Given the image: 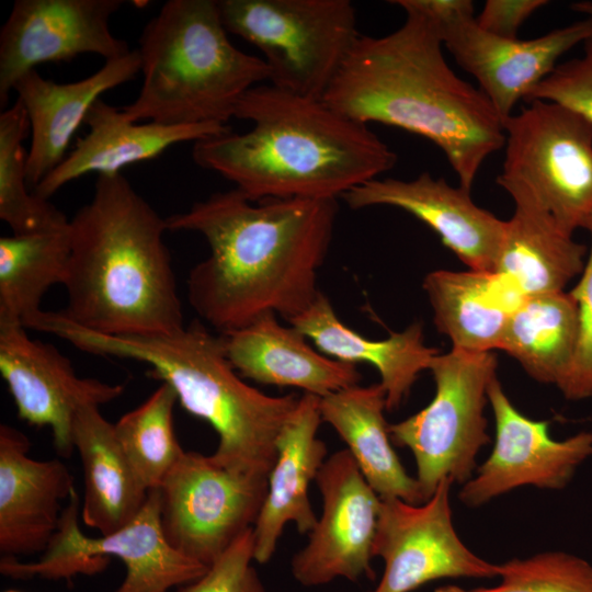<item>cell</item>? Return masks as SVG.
<instances>
[{"label": "cell", "mask_w": 592, "mask_h": 592, "mask_svg": "<svg viewBox=\"0 0 592 592\" xmlns=\"http://www.w3.org/2000/svg\"><path fill=\"white\" fill-rule=\"evenodd\" d=\"M178 396L167 383L114 424L116 439L134 471L148 489L158 488L184 454L174 432Z\"/></svg>", "instance_id": "32"}, {"label": "cell", "mask_w": 592, "mask_h": 592, "mask_svg": "<svg viewBox=\"0 0 592 592\" xmlns=\"http://www.w3.org/2000/svg\"><path fill=\"white\" fill-rule=\"evenodd\" d=\"M352 209L372 206L400 208L440 237L470 270L494 271L506 221L476 205L470 191L422 172L412 180L374 179L345 193Z\"/></svg>", "instance_id": "18"}, {"label": "cell", "mask_w": 592, "mask_h": 592, "mask_svg": "<svg viewBox=\"0 0 592 592\" xmlns=\"http://www.w3.org/2000/svg\"><path fill=\"white\" fill-rule=\"evenodd\" d=\"M166 218L122 174L98 175L70 219L61 314L103 334L152 337L185 327Z\"/></svg>", "instance_id": "4"}, {"label": "cell", "mask_w": 592, "mask_h": 592, "mask_svg": "<svg viewBox=\"0 0 592 592\" xmlns=\"http://www.w3.org/2000/svg\"><path fill=\"white\" fill-rule=\"evenodd\" d=\"M26 326L68 341L81 351L149 365L148 375L169 384L178 402L208 422L219 442L212 458L240 471L269 475L277 436L299 397L270 396L243 382L230 363L223 334L193 321L167 335H110L86 329L61 311L39 310Z\"/></svg>", "instance_id": "5"}, {"label": "cell", "mask_w": 592, "mask_h": 592, "mask_svg": "<svg viewBox=\"0 0 592 592\" xmlns=\"http://www.w3.org/2000/svg\"><path fill=\"white\" fill-rule=\"evenodd\" d=\"M223 24L255 46L270 83L322 100L358 38L349 0H217Z\"/></svg>", "instance_id": "8"}, {"label": "cell", "mask_w": 592, "mask_h": 592, "mask_svg": "<svg viewBox=\"0 0 592 592\" xmlns=\"http://www.w3.org/2000/svg\"><path fill=\"white\" fill-rule=\"evenodd\" d=\"M288 323L329 357L374 366L385 390L387 411L401 405L419 374L429 369L439 354L437 349L425 345L420 322H413L400 332H390L383 340L363 337L343 323L321 291L315 301Z\"/></svg>", "instance_id": "24"}, {"label": "cell", "mask_w": 592, "mask_h": 592, "mask_svg": "<svg viewBox=\"0 0 592 592\" xmlns=\"http://www.w3.org/2000/svg\"><path fill=\"white\" fill-rule=\"evenodd\" d=\"M70 255L66 227L0 238V319L22 323L42 310L45 293L64 284Z\"/></svg>", "instance_id": "30"}, {"label": "cell", "mask_w": 592, "mask_h": 592, "mask_svg": "<svg viewBox=\"0 0 592 592\" xmlns=\"http://www.w3.org/2000/svg\"><path fill=\"white\" fill-rule=\"evenodd\" d=\"M338 212L333 198L255 202L234 187L168 216V230L197 232L210 250L189 273L190 305L220 334L297 317L320 293Z\"/></svg>", "instance_id": "1"}, {"label": "cell", "mask_w": 592, "mask_h": 592, "mask_svg": "<svg viewBox=\"0 0 592 592\" xmlns=\"http://www.w3.org/2000/svg\"><path fill=\"white\" fill-rule=\"evenodd\" d=\"M123 0H15L0 32V105L16 81L41 64L69 61L82 54L105 60L132 52L114 36L111 16Z\"/></svg>", "instance_id": "14"}, {"label": "cell", "mask_w": 592, "mask_h": 592, "mask_svg": "<svg viewBox=\"0 0 592 592\" xmlns=\"http://www.w3.org/2000/svg\"><path fill=\"white\" fill-rule=\"evenodd\" d=\"M384 36L360 35L322 100L356 122L382 123L436 145L470 191L485 160L504 146L503 119L487 96L448 66L432 24L405 5Z\"/></svg>", "instance_id": "2"}, {"label": "cell", "mask_w": 592, "mask_h": 592, "mask_svg": "<svg viewBox=\"0 0 592 592\" xmlns=\"http://www.w3.org/2000/svg\"><path fill=\"white\" fill-rule=\"evenodd\" d=\"M497 360L491 352L452 348L431 362L435 394L431 402L389 424L394 445L412 453L425 501L445 479L465 483L474 475L477 456L489 443L485 407Z\"/></svg>", "instance_id": "10"}, {"label": "cell", "mask_w": 592, "mask_h": 592, "mask_svg": "<svg viewBox=\"0 0 592 592\" xmlns=\"http://www.w3.org/2000/svg\"><path fill=\"white\" fill-rule=\"evenodd\" d=\"M579 310L565 291L525 297L510 316L500 350L539 383L559 387L578 345Z\"/></svg>", "instance_id": "29"}, {"label": "cell", "mask_w": 592, "mask_h": 592, "mask_svg": "<svg viewBox=\"0 0 592 592\" xmlns=\"http://www.w3.org/2000/svg\"><path fill=\"white\" fill-rule=\"evenodd\" d=\"M582 55L558 64L526 96L567 106L592 123V36L583 44Z\"/></svg>", "instance_id": "35"}, {"label": "cell", "mask_w": 592, "mask_h": 592, "mask_svg": "<svg viewBox=\"0 0 592 592\" xmlns=\"http://www.w3.org/2000/svg\"><path fill=\"white\" fill-rule=\"evenodd\" d=\"M497 183L531 202L572 235L592 224V123L561 104L533 100L504 122Z\"/></svg>", "instance_id": "7"}, {"label": "cell", "mask_w": 592, "mask_h": 592, "mask_svg": "<svg viewBox=\"0 0 592 592\" xmlns=\"http://www.w3.org/2000/svg\"><path fill=\"white\" fill-rule=\"evenodd\" d=\"M501 582L491 588L466 590L457 585L434 592H592V565L561 550H549L500 563Z\"/></svg>", "instance_id": "33"}, {"label": "cell", "mask_w": 592, "mask_h": 592, "mask_svg": "<svg viewBox=\"0 0 592 592\" xmlns=\"http://www.w3.org/2000/svg\"><path fill=\"white\" fill-rule=\"evenodd\" d=\"M4 592H20V591H16V590H8V591H4Z\"/></svg>", "instance_id": "39"}, {"label": "cell", "mask_w": 592, "mask_h": 592, "mask_svg": "<svg viewBox=\"0 0 592 592\" xmlns=\"http://www.w3.org/2000/svg\"><path fill=\"white\" fill-rule=\"evenodd\" d=\"M570 8L578 12L584 14L587 18L592 19V1H578L570 5Z\"/></svg>", "instance_id": "38"}, {"label": "cell", "mask_w": 592, "mask_h": 592, "mask_svg": "<svg viewBox=\"0 0 592 592\" xmlns=\"http://www.w3.org/2000/svg\"><path fill=\"white\" fill-rule=\"evenodd\" d=\"M488 401L494 417V443L488 458L459 491L458 498L467 506H480L524 486L561 490L592 457V432L554 440L549 422L523 415L497 377L489 385Z\"/></svg>", "instance_id": "15"}, {"label": "cell", "mask_w": 592, "mask_h": 592, "mask_svg": "<svg viewBox=\"0 0 592 592\" xmlns=\"http://www.w3.org/2000/svg\"><path fill=\"white\" fill-rule=\"evenodd\" d=\"M253 527L239 536L197 580L179 587L177 592H266L252 566Z\"/></svg>", "instance_id": "34"}, {"label": "cell", "mask_w": 592, "mask_h": 592, "mask_svg": "<svg viewBox=\"0 0 592 592\" xmlns=\"http://www.w3.org/2000/svg\"><path fill=\"white\" fill-rule=\"evenodd\" d=\"M140 67L139 52L132 49L105 60L98 71L79 81L55 82L36 69L16 81L13 90L26 111L32 138L26 157L29 185L35 187L65 159L72 136L93 103L106 91L133 80Z\"/></svg>", "instance_id": "20"}, {"label": "cell", "mask_w": 592, "mask_h": 592, "mask_svg": "<svg viewBox=\"0 0 592 592\" xmlns=\"http://www.w3.org/2000/svg\"><path fill=\"white\" fill-rule=\"evenodd\" d=\"M546 4V0H487L476 16V23L492 35L517 38V32L524 22Z\"/></svg>", "instance_id": "37"}, {"label": "cell", "mask_w": 592, "mask_h": 592, "mask_svg": "<svg viewBox=\"0 0 592 592\" xmlns=\"http://www.w3.org/2000/svg\"><path fill=\"white\" fill-rule=\"evenodd\" d=\"M322 422L345 442L360 471L380 499L397 498L411 504L425 501L415 477L397 456L385 419L382 385H355L320 398Z\"/></svg>", "instance_id": "25"}, {"label": "cell", "mask_w": 592, "mask_h": 592, "mask_svg": "<svg viewBox=\"0 0 592 592\" xmlns=\"http://www.w3.org/2000/svg\"><path fill=\"white\" fill-rule=\"evenodd\" d=\"M319 402L315 395L299 397L277 436L267 493L253 525L254 559L260 563L271 560L285 525L294 523L300 534H308L317 523L308 488L327 459V446L317 436L322 422Z\"/></svg>", "instance_id": "22"}, {"label": "cell", "mask_w": 592, "mask_h": 592, "mask_svg": "<svg viewBox=\"0 0 592 592\" xmlns=\"http://www.w3.org/2000/svg\"><path fill=\"white\" fill-rule=\"evenodd\" d=\"M223 335L234 368L258 384L295 387L320 398L360 385L356 365L314 349L303 333L282 325L274 314Z\"/></svg>", "instance_id": "23"}, {"label": "cell", "mask_w": 592, "mask_h": 592, "mask_svg": "<svg viewBox=\"0 0 592 592\" xmlns=\"http://www.w3.org/2000/svg\"><path fill=\"white\" fill-rule=\"evenodd\" d=\"M494 272L524 298L563 291L582 273L585 247L527 201H513Z\"/></svg>", "instance_id": "28"}, {"label": "cell", "mask_w": 592, "mask_h": 592, "mask_svg": "<svg viewBox=\"0 0 592 592\" xmlns=\"http://www.w3.org/2000/svg\"><path fill=\"white\" fill-rule=\"evenodd\" d=\"M235 117L252 128L194 143L203 169L235 184L252 201L338 200L392 169L397 155L368 127L271 83L250 89Z\"/></svg>", "instance_id": "3"}, {"label": "cell", "mask_w": 592, "mask_h": 592, "mask_svg": "<svg viewBox=\"0 0 592 592\" xmlns=\"http://www.w3.org/2000/svg\"><path fill=\"white\" fill-rule=\"evenodd\" d=\"M452 485L443 480L421 504L380 499L373 554L384 560L385 567L372 592H412L445 578L499 577L500 563L477 556L455 531Z\"/></svg>", "instance_id": "12"}, {"label": "cell", "mask_w": 592, "mask_h": 592, "mask_svg": "<svg viewBox=\"0 0 592 592\" xmlns=\"http://www.w3.org/2000/svg\"><path fill=\"white\" fill-rule=\"evenodd\" d=\"M591 234L592 224L587 229ZM579 310V339L571 367L558 387L565 398H592V243L581 278L571 291Z\"/></svg>", "instance_id": "36"}, {"label": "cell", "mask_w": 592, "mask_h": 592, "mask_svg": "<svg viewBox=\"0 0 592 592\" xmlns=\"http://www.w3.org/2000/svg\"><path fill=\"white\" fill-rule=\"evenodd\" d=\"M432 26L443 47L476 79L503 122L513 114L516 103L554 71L562 55L592 36L590 18L531 39L503 38L485 32L474 13Z\"/></svg>", "instance_id": "17"}, {"label": "cell", "mask_w": 592, "mask_h": 592, "mask_svg": "<svg viewBox=\"0 0 592 592\" xmlns=\"http://www.w3.org/2000/svg\"><path fill=\"white\" fill-rule=\"evenodd\" d=\"M29 437L0 425V553L5 557L44 553L56 534L62 501L75 490L65 463L29 456Z\"/></svg>", "instance_id": "19"}, {"label": "cell", "mask_w": 592, "mask_h": 592, "mask_svg": "<svg viewBox=\"0 0 592 592\" xmlns=\"http://www.w3.org/2000/svg\"><path fill=\"white\" fill-rule=\"evenodd\" d=\"M267 478L221 466L210 455L184 452L157 488L167 542L208 568L255 524Z\"/></svg>", "instance_id": "11"}, {"label": "cell", "mask_w": 592, "mask_h": 592, "mask_svg": "<svg viewBox=\"0 0 592 592\" xmlns=\"http://www.w3.org/2000/svg\"><path fill=\"white\" fill-rule=\"evenodd\" d=\"M29 132L26 111L16 100L0 114V218L13 235L54 230L70 221L48 200L27 189L23 140Z\"/></svg>", "instance_id": "31"}, {"label": "cell", "mask_w": 592, "mask_h": 592, "mask_svg": "<svg viewBox=\"0 0 592 592\" xmlns=\"http://www.w3.org/2000/svg\"><path fill=\"white\" fill-rule=\"evenodd\" d=\"M437 330L454 349L486 353L501 346L510 316L524 297L494 271L436 270L423 281Z\"/></svg>", "instance_id": "27"}, {"label": "cell", "mask_w": 592, "mask_h": 592, "mask_svg": "<svg viewBox=\"0 0 592 592\" xmlns=\"http://www.w3.org/2000/svg\"><path fill=\"white\" fill-rule=\"evenodd\" d=\"M316 482L322 512L307 534V544L292 558L291 570L304 587H319L343 578H373V547L380 498L367 483L350 452L327 457Z\"/></svg>", "instance_id": "13"}, {"label": "cell", "mask_w": 592, "mask_h": 592, "mask_svg": "<svg viewBox=\"0 0 592 592\" xmlns=\"http://www.w3.org/2000/svg\"><path fill=\"white\" fill-rule=\"evenodd\" d=\"M79 512L80 498L75 489L42 557L36 561L2 557L1 574L14 580H70L77 574L91 576L104 570L109 556H113L126 568L125 579L114 592H169L171 588L200 579L207 570L167 542L160 524L157 488L149 491L137 516L112 534L84 535L79 525Z\"/></svg>", "instance_id": "9"}, {"label": "cell", "mask_w": 592, "mask_h": 592, "mask_svg": "<svg viewBox=\"0 0 592 592\" xmlns=\"http://www.w3.org/2000/svg\"><path fill=\"white\" fill-rule=\"evenodd\" d=\"M72 444L82 471L81 517L101 535L132 522L144 508L148 490L125 456L114 431L96 406L81 408L72 423Z\"/></svg>", "instance_id": "26"}, {"label": "cell", "mask_w": 592, "mask_h": 592, "mask_svg": "<svg viewBox=\"0 0 592 592\" xmlns=\"http://www.w3.org/2000/svg\"><path fill=\"white\" fill-rule=\"evenodd\" d=\"M137 49L141 88L122 109L130 122L227 125L241 98L271 78L261 57L229 41L217 0L167 1Z\"/></svg>", "instance_id": "6"}, {"label": "cell", "mask_w": 592, "mask_h": 592, "mask_svg": "<svg viewBox=\"0 0 592 592\" xmlns=\"http://www.w3.org/2000/svg\"><path fill=\"white\" fill-rule=\"evenodd\" d=\"M0 372L20 419L49 426L54 446L64 457L72 453V423L83 407L105 405L119 397L124 385L80 377L53 344L33 340L19 321L0 319Z\"/></svg>", "instance_id": "16"}, {"label": "cell", "mask_w": 592, "mask_h": 592, "mask_svg": "<svg viewBox=\"0 0 592 592\" xmlns=\"http://www.w3.org/2000/svg\"><path fill=\"white\" fill-rule=\"evenodd\" d=\"M84 123L89 132L35 187L34 194L48 200L65 184L89 173H121L129 164L153 159L168 148L209 138L231 128L223 124L166 125L130 122L122 110L96 100Z\"/></svg>", "instance_id": "21"}]
</instances>
